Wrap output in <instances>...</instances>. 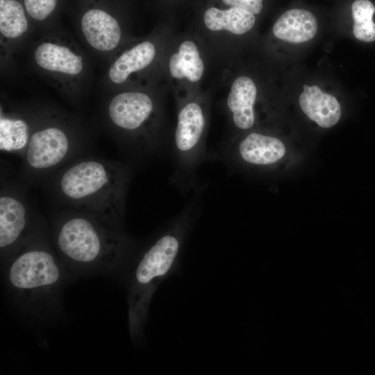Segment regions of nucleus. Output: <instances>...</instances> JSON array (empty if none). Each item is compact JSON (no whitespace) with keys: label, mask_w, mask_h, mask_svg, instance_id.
<instances>
[{"label":"nucleus","mask_w":375,"mask_h":375,"mask_svg":"<svg viewBox=\"0 0 375 375\" xmlns=\"http://www.w3.org/2000/svg\"><path fill=\"white\" fill-rule=\"evenodd\" d=\"M1 267L6 295L21 316L42 322L58 314L65 285L72 277L41 218L24 244Z\"/></svg>","instance_id":"f257e3e1"},{"label":"nucleus","mask_w":375,"mask_h":375,"mask_svg":"<svg viewBox=\"0 0 375 375\" xmlns=\"http://www.w3.org/2000/svg\"><path fill=\"white\" fill-rule=\"evenodd\" d=\"M48 227L53 246L73 278L114 275L134 251L135 243L124 230L78 210H56Z\"/></svg>","instance_id":"f03ea898"},{"label":"nucleus","mask_w":375,"mask_h":375,"mask_svg":"<svg viewBox=\"0 0 375 375\" xmlns=\"http://www.w3.org/2000/svg\"><path fill=\"white\" fill-rule=\"evenodd\" d=\"M131 172L130 167L121 162L81 156L44 181L62 208L89 214L113 228L124 230Z\"/></svg>","instance_id":"7ed1b4c3"},{"label":"nucleus","mask_w":375,"mask_h":375,"mask_svg":"<svg viewBox=\"0 0 375 375\" xmlns=\"http://www.w3.org/2000/svg\"><path fill=\"white\" fill-rule=\"evenodd\" d=\"M162 81L128 87L102 95L101 127L121 147L140 157L158 151L165 132Z\"/></svg>","instance_id":"20e7f679"},{"label":"nucleus","mask_w":375,"mask_h":375,"mask_svg":"<svg viewBox=\"0 0 375 375\" xmlns=\"http://www.w3.org/2000/svg\"><path fill=\"white\" fill-rule=\"evenodd\" d=\"M93 133L92 124L80 115L40 100L22 158L21 178L28 185L44 181L64 165L83 156Z\"/></svg>","instance_id":"39448f33"},{"label":"nucleus","mask_w":375,"mask_h":375,"mask_svg":"<svg viewBox=\"0 0 375 375\" xmlns=\"http://www.w3.org/2000/svg\"><path fill=\"white\" fill-rule=\"evenodd\" d=\"M27 51V65L67 102L80 106L94 81V60L59 23L33 40Z\"/></svg>","instance_id":"423d86ee"},{"label":"nucleus","mask_w":375,"mask_h":375,"mask_svg":"<svg viewBox=\"0 0 375 375\" xmlns=\"http://www.w3.org/2000/svg\"><path fill=\"white\" fill-rule=\"evenodd\" d=\"M197 206L196 202L188 205L135 261L127 292L129 333L134 344L142 339L153 295L176 262Z\"/></svg>","instance_id":"0eeeda50"},{"label":"nucleus","mask_w":375,"mask_h":375,"mask_svg":"<svg viewBox=\"0 0 375 375\" xmlns=\"http://www.w3.org/2000/svg\"><path fill=\"white\" fill-rule=\"evenodd\" d=\"M65 13L82 46L103 68L137 38L122 0H69Z\"/></svg>","instance_id":"6e6552de"},{"label":"nucleus","mask_w":375,"mask_h":375,"mask_svg":"<svg viewBox=\"0 0 375 375\" xmlns=\"http://www.w3.org/2000/svg\"><path fill=\"white\" fill-rule=\"evenodd\" d=\"M177 118L174 133L175 169L170 181L183 193L195 183L197 171L206 154L210 97L200 90L176 99Z\"/></svg>","instance_id":"1a4fd4ad"},{"label":"nucleus","mask_w":375,"mask_h":375,"mask_svg":"<svg viewBox=\"0 0 375 375\" xmlns=\"http://www.w3.org/2000/svg\"><path fill=\"white\" fill-rule=\"evenodd\" d=\"M174 31L156 26L124 47L103 68L98 81L102 95L123 88L162 81V62Z\"/></svg>","instance_id":"9d476101"},{"label":"nucleus","mask_w":375,"mask_h":375,"mask_svg":"<svg viewBox=\"0 0 375 375\" xmlns=\"http://www.w3.org/2000/svg\"><path fill=\"white\" fill-rule=\"evenodd\" d=\"M209 49L199 33L173 37L162 62L161 74L164 84L172 90L176 99L201 90Z\"/></svg>","instance_id":"9b49d317"},{"label":"nucleus","mask_w":375,"mask_h":375,"mask_svg":"<svg viewBox=\"0 0 375 375\" xmlns=\"http://www.w3.org/2000/svg\"><path fill=\"white\" fill-rule=\"evenodd\" d=\"M40 217L33 215L24 188L1 183L0 192V257L1 266L24 244Z\"/></svg>","instance_id":"f8f14e48"},{"label":"nucleus","mask_w":375,"mask_h":375,"mask_svg":"<svg viewBox=\"0 0 375 375\" xmlns=\"http://www.w3.org/2000/svg\"><path fill=\"white\" fill-rule=\"evenodd\" d=\"M36 33L22 0H0L1 74L16 69L13 56L26 51Z\"/></svg>","instance_id":"ddd939ff"},{"label":"nucleus","mask_w":375,"mask_h":375,"mask_svg":"<svg viewBox=\"0 0 375 375\" xmlns=\"http://www.w3.org/2000/svg\"><path fill=\"white\" fill-rule=\"evenodd\" d=\"M40 100L17 101L1 94L0 149L23 158L28 146Z\"/></svg>","instance_id":"4468645a"},{"label":"nucleus","mask_w":375,"mask_h":375,"mask_svg":"<svg viewBox=\"0 0 375 375\" xmlns=\"http://www.w3.org/2000/svg\"><path fill=\"white\" fill-rule=\"evenodd\" d=\"M285 153V146L281 140L254 131L240 138L226 140L212 156L226 163L241 161L264 167L277 162Z\"/></svg>","instance_id":"2eb2a0df"},{"label":"nucleus","mask_w":375,"mask_h":375,"mask_svg":"<svg viewBox=\"0 0 375 375\" xmlns=\"http://www.w3.org/2000/svg\"><path fill=\"white\" fill-rule=\"evenodd\" d=\"M202 21L203 30L199 33L210 49L226 53L229 39L252 31L256 15L240 8L222 9L210 6L204 11Z\"/></svg>","instance_id":"dca6fc26"},{"label":"nucleus","mask_w":375,"mask_h":375,"mask_svg":"<svg viewBox=\"0 0 375 375\" xmlns=\"http://www.w3.org/2000/svg\"><path fill=\"white\" fill-rule=\"evenodd\" d=\"M258 93L256 82L247 74H239L229 83L224 105L233 126L238 131H246L253 127Z\"/></svg>","instance_id":"f3484780"},{"label":"nucleus","mask_w":375,"mask_h":375,"mask_svg":"<svg viewBox=\"0 0 375 375\" xmlns=\"http://www.w3.org/2000/svg\"><path fill=\"white\" fill-rule=\"evenodd\" d=\"M318 30L315 14L305 8H292L283 12L272 26L274 36L285 42L301 44L311 40Z\"/></svg>","instance_id":"a211bd4d"},{"label":"nucleus","mask_w":375,"mask_h":375,"mask_svg":"<svg viewBox=\"0 0 375 375\" xmlns=\"http://www.w3.org/2000/svg\"><path fill=\"white\" fill-rule=\"evenodd\" d=\"M299 103L303 113L324 128L335 125L342 115L341 106L336 97L324 92L316 85L303 86Z\"/></svg>","instance_id":"6ab92c4d"},{"label":"nucleus","mask_w":375,"mask_h":375,"mask_svg":"<svg viewBox=\"0 0 375 375\" xmlns=\"http://www.w3.org/2000/svg\"><path fill=\"white\" fill-rule=\"evenodd\" d=\"M34 25L35 32L42 34L60 23L69 0H22Z\"/></svg>","instance_id":"aec40b11"},{"label":"nucleus","mask_w":375,"mask_h":375,"mask_svg":"<svg viewBox=\"0 0 375 375\" xmlns=\"http://www.w3.org/2000/svg\"><path fill=\"white\" fill-rule=\"evenodd\" d=\"M353 34L364 42L375 41V6L370 0H354L351 5Z\"/></svg>","instance_id":"412c9836"},{"label":"nucleus","mask_w":375,"mask_h":375,"mask_svg":"<svg viewBox=\"0 0 375 375\" xmlns=\"http://www.w3.org/2000/svg\"><path fill=\"white\" fill-rule=\"evenodd\" d=\"M223 4L229 7L240 8L255 15L261 13L264 7V0H221Z\"/></svg>","instance_id":"4be33fe9"}]
</instances>
